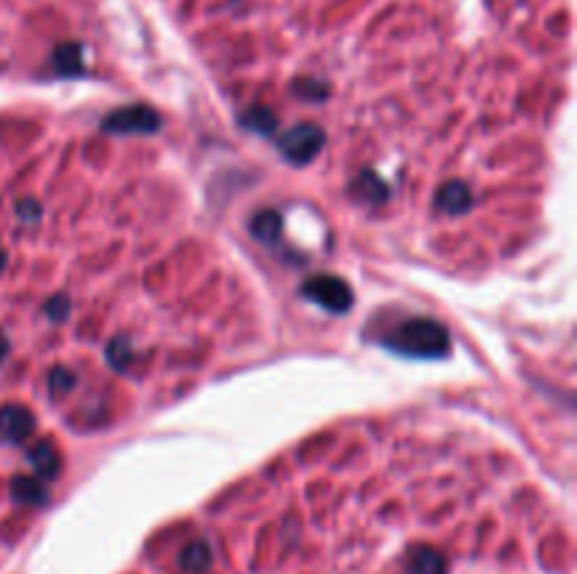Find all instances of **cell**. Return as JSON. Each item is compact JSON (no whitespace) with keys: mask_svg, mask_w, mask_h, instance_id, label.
I'll return each instance as SVG.
<instances>
[{"mask_svg":"<svg viewBox=\"0 0 577 574\" xmlns=\"http://www.w3.org/2000/svg\"><path fill=\"white\" fill-rule=\"evenodd\" d=\"M383 344L411 358H442L451 349V335L434 318H409L386 335Z\"/></svg>","mask_w":577,"mask_h":574,"instance_id":"cell-1","label":"cell"},{"mask_svg":"<svg viewBox=\"0 0 577 574\" xmlns=\"http://www.w3.org/2000/svg\"><path fill=\"white\" fill-rule=\"evenodd\" d=\"M302 293L307 299H313L316 304H321L324 310L330 313H347L352 307V290L344 279L338 276H330V273H321V276H313L307 279L302 287Z\"/></svg>","mask_w":577,"mask_h":574,"instance_id":"cell-2","label":"cell"},{"mask_svg":"<svg viewBox=\"0 0 577 574\" xmlns=\"http://www.w3.org/2000/svg\"><path fill=\"white\" fill-rule=\"evenodd\" d=\"M324 147V130L319 124H296L285 136L279 138V150L290 164H307L313 161Z\"/></svg>","mask_w":577,"mask_h":574,"instance_id":"cell-3","label":"cell"},{"mask_svg":"<svg viewBox=\"0 0 577 574\" xmlns=\"http://www.w3.org/2000/svg\"><path fill=\"white\" fill-rule=\"evenodd\" d=\"M158 127H161V116L147 105L113 110V113L102 121V130H105V133H138V136H147V133H155Z\"/></svg>","mask_w":577,"mask_h":574,"instance_id":"cell-4","label":"cell"},{"mask_svg":"<svg viewBox=\"0 0 577 574\" xmlns=\"http://www.w3.org/2000/svg\"><path fill=\"white\" fill-rule=\"evenodd\" d=\"M34 431V414L26 406L0 408V442H26Z\"/></svg>","mask_w":577,"mask_h":574,"instance_id":"cell-5","label":"cell"},{"mask_svg":"<svg viewBox=\"0 0 577 574\" xmlns=\"http://www.w3.org/2000/svg\"><path fill=\"white\" fill-rule=\"evenodd\" d=\"M29 462L31 468H34V479H40V482H51V479H57V473H60V456H57L51 442L34 445L29 451Z\"/></svg>","mask_w":577,"mask_h":574,"instance_id":"cell-6","label":"cell"},{"mask_svg":"<svg viewBox=\"0 0 577 574\" xmlns=\"http://www.w3.org/2000/svg\"><path fill=\"white\" fill-rule=\"evenodd\" d=\"M437 206L445 209L448 214H465L473 206L471 189L459 181L445 183V186L440 189V195H437Z\"/></svg>","mask_w":577,"mask_h":574,"instance_id":"cell-7","label":"cell"},{"mask_svg":"<svg viewBox=\"0 0 577 574\" xmlns=\"http://www.w3.org/2000/svg\"><path fill=\"white\" fill-rule=\"evenodd\" d=\"M350 192L358 197L361 203H383V200L389 197V186L380 181L375 172H361L358 181L350 186Z\"/></svg>","mask_w":577,"mask_h":574,"instance_id":"cell-8","label":"cell"},{"mask_svg":"<svg viewBox=\"0 0 577 574\" xmlns=\"http://www.w3.org/2000/svg\"><path fill=\"white\" fill-rule=\"evenodd\" d=\"M251 234L257 237L259 242H265V245H274L279 240V234H282V217L276 212H259L254 220H251Z\"/></svg>","mask_w":577,"mask_h":574,"instance_id":"cell-9","label":"cell"},{"mask_svg":"<svg viewBox=\"0 0 577 574\" xmlns=\"http://www.w3.org/2000/svg\"><path fill=\"white\" fill-rule=\"evenodd\" d=\"M12 496L20 504H46V490L34 476H15L12 479Z\"/></svg>","mask_w":577,"mask_h":574,"instance_id":"cell-10","label":"cell"},{"mask_svg":"<svg viewBox=\"0 0 577 574\" xmlns=\"http://www.w3.org/2000/svg\"><path fill=\"white\" fill-rule=\"evenodd\" d=\"M54 68L65 76H79L82 74V68H85V62H82V46H76V43H65L54 51Z\"/></svg>","mask_w":577,"mask_h":574,"instance_id":"cell-11","label":"cell"},{"mask_svg":"<svg viewBox=\"0 0 577 574\" xmlns=\"http://www.w3.org/2000/svg\"><path fill=\"white\" fill-rule=\"evenodd\" d=\"M411 574H445V558H442L437 549H417L411 555Z\"/></svg>","mask_w":577,"mask_h":574,"instance_id":"cell-12","label":"cell"},{"mask_svg":"<svg viewBox=\"0 0 577 574\" xmlns=\"http://www.w3.org/2000/svg\"><path fill=\"white\" fill-rule=\"evenodd\" d=\"M240 124L245 130H254V133H274L276 130V113L268 107H251L248 113L240 116Z\"/></svg>","mask_w":577,"mask_h":574,"instance_id":"cell-13","label":"cell"},{"mask_svg":"<svg viewBox=\"0 0 577 574\" xmlns=\"http://www.w3.org/2000/svg\"><path fill=\"white\" fill-rule=\"evenodd\" d=\"M181 563H183V569H189V572H203V569L212 563V552H209V546L206 544L186 546Z\"/></svg>","mask_w":577,"mask_h":574,"instance_id":"cell-14","label":"cell"},{"mask_svg":"<svg viewBox=\"0 0 577 574\" xmlns=\"http://www.w3.org/2000/svg\"><path fill=\"white\" fill-rule=\"evenodd\" d=\"M48 386H51V394L57 397V394H68L76 386V378L71 369H65V366H57V369H51V378H48Z\"/></svg>","mask_w":577,"mask_h":574,"instance_id":"cell-15","label":"cell"},{"mask_svg":"<svg viewBox=\"0 0 577 574\" xmlns=\"http://www.w3.org/2000/svg\"><path fill=\"white\" fill-rule=\"evenodd\" d=\"M107 361H110L113 369H127V363L133 361V349H130V344L124 338H116L110 344V349H107Z\"/></svg>","mask_w":577,"mask_h":574,"instance_id":"cell-16","label":"cell"},{"mask_svg":"<svg viewBox=\"0 0 577 574\" xmlns=\"http://www.w3.org/2000/svg\"><path fill=\"white\" fill-rule=\"evenodd\" d=\"M293 93L302 99H324L327 96V85H321L316 79H296L293 82Z\"/></svg>","mask_w":577,"mask_h":574,"instance_id":"cell-17","label":"cell"},{"mask_svg":"<svg viewBox=\"0 0 577 574\" xmlns=\"http://www.w3.org/2000/svg\"><path fill=\"white\" fill-rule=\"evenodd\" d=\"M68 310H71L68 296H54V299L46 304V313L51 321H65V318H68Z\"/></svg>","mask_w":577,"mask_h":574,"instance_id":"cell-18","label":"cell"},{"mask_svg":"<svg viewBox=\"0 0 577 574\" xmlns=\"http://www.w3.org/2000/svg\"><path fill=\"white\" fill-rule=\"evenodd\" d=\"M17 212H20L23 223H34V220L40 217V206H37V200H20Z\"/></svg>","mask_w":577,"mask_h":574,"instance_id":"cell-19","label":"cell"},{"mask_svg":"<svg viewBox=\"0 0 577 574\" xmlns=\"http://www.w3.org/2000/svg\"><path fill=\"white\" fill-rule=\"evenodd\" d=\"M6 355H9V338L0 333V363L6 361Z\"/></svg>","mask_w":577,"mask_h":574,"instance_id":"cell-20","label":"cell"},{"mask_svg":"<svg viewBox=\"0 0 577 574\" xmlns=\"http://www.w3.org/2000/svg\"><path fill=\"white\" fill-rule=\"evenodd\" d=\"M6 268V251H0V273Z\"/></svg>","mask_w":577,"mask_h":574,"instance_id":"cell-21","label":"cell"}]
</instances>
